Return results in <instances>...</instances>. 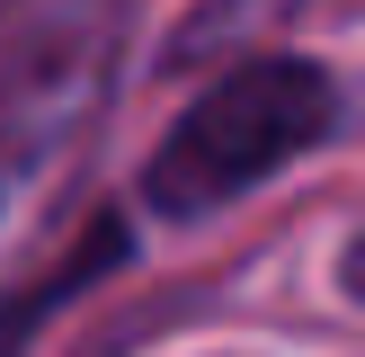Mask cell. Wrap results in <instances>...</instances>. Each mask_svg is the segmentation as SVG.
I'll return each instance as SVG.
<instances>
[{"label": "cell", "instance_id": "6da1fadb", "mask_svg": "<svg viewBox=\"0 0 365 357\" xmlns=\"http://www.w3.org/2000/svg\"><path fill=\"white\" fill-rule=\"evenodd\" d=\"M134 18L125 0H36L0 45V286L45 259L98 134L116 125Z\"/></svg>", "mask_w": 365, "mask_h": 357}, {"label": "cell", "instance_id": "7a4b0ae2", "mask_svg": "<svg viewBox=\"0 0 365 357\" xmlns=\"http://www.w3.org/2000/svg\"><path fill=\"white\" fill-rule=\"evenodd\" d=\"M339 134H348V81L321 54H241L152 134L134 170V206L160 223H214L259 188H277L285 170H303L312 152H330Z\"/></svg>", "mask_w": 365, "mask_h": 357}, {"label": "cell", "instance_id": "3957f363", "mask_svg": "<svg viewBox=\"0 0 365 357\" xmlns=\"http://www.w3.org/2000/svg\"><path fill=\"white\" fill-rule=\"evenodd\" d=\"M125 259H134V214L125 206H89L71 241H53L36 268H18V277L0 286V357H27V339L53 331V313H71V303H81L89 286H107Z\"/></svg>", "mask_w": 365, "mask_h": 357}, {"label": "cell", "instance_id": "277c9868", "mask_svg": "<svg viewBox=\"0 0 365 357\" xmlns=\"http://www.w3.org/2000/svg\"><path fill=\"white\" fill-rule=\"evenodd\" d=\"M330 295L348 303V313H365V214L348 223V241H339V259H330Z\"/></svg>", "mask_w": 365, "mask_h": 357}, {"label": "cell", "instance_id": "5b68a950", "mask_svg": "<svg viewBox=\"0 0 365 357\" xmlns=\"http://www.w3.org/2000/svg\"><path fill=\"white\" fill-rule=\"evenodd\" d=\"M0 9H9V0H0Z\"/></svg>", "mask_w": 365, "mask_h": 357}]
</instances>
